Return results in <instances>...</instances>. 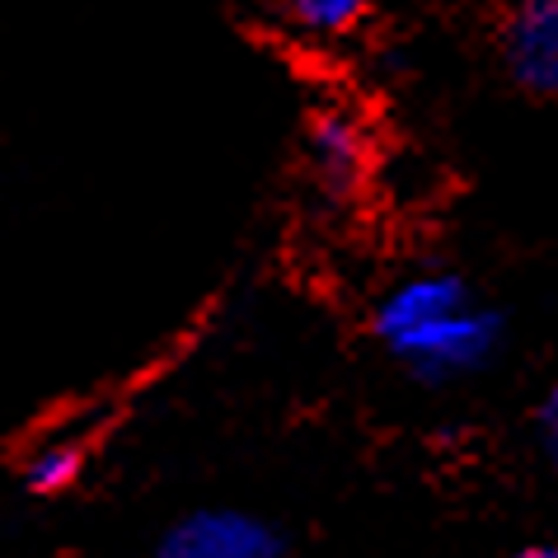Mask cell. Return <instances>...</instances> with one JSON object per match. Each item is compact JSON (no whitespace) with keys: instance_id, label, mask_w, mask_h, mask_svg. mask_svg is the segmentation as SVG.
Listing matches in <instances>:
<instances>
[{"instance_id":"5b68a950","label":"cell","mask_w":558,"mask_h":558,"mask_svg":"<svg viewBox=\"0 0 558 558\" xmlns=\"http://www.w3.org/2000/svg\"><path fill=\"white\" fill-rule=\"evenodd\" d=\"M268 10L301 38H343L366 20L371 0H268Z\"/></svg>"},{"instance_id":"ba28073f","label":"cell","mask_w":558,"mask_h":558,"mask_svg":"<svg viewBox=\"0 0 558 558\" xmlns=\"http://www.w3.org/2000/svg\"><path fill=\"white\" fill-rule=\"evenodd\" d=\"M511 558H558V545H531V549H521Z\"/></svg>"},{"instance_id":"7a4b0ae2","label":"cell","mask_w":558,"mask_h":558,"mask_svg":"<svg viewBox=\"0 0 558 558\" xmlns=\"http://www.w3.org/2000/svg\"><path fill=\"white\" fill-rule=\"evenodd\" d=\"M160 558H282V539L250 511L207 507L183 517L160 539Z\"/></svg>"},{"instance_id":"8992f818","label":"cell","mask_w":558,"mask_h":558,"mask_svg":"<svg viewBox=\"0 0 558 558\" xmlns=\"http://www.w3.org/2000/svg\"><path fill=\"white\" fill-rule=\"evenodd\" d=\"M85 470V456H81V446H71V441H48V446H38L34 456H28L24 464V484L28 493H66L75 478H81Z\"/></svg>"},{"instance_id":"277c9868","label":"cell","mask_w":558,"mask_h":558,"mask_svg":"<svg viewBox=\"0 0 558 558\" xmlns=\"http://www.w3.org/2000/svg\"><path fill=\"white\" fill-rule=\"evenodd\" d=\"M305 150L324 189H352L366 165V132L343 108H324V113L310 118Z\"/></svg>"},{"instance_id":"6da1fadb","label":"cell","mask_w":558,"mask_h":558,"mask_svg":"<svg viewBox=\"0 0 558 558\" xmlns=\"http://www.w3.org/2000/svg\"><path fill=\"white\" fill-rule=\"evenodd\" d=\"M380 348L423 385H451L493 362L502 315L474 296L460 272H413L376 301L371 315Z\"/></svg>"},{"instance_id":"3957f363","label":"cell","mask_w":558,"mask_h":558,"mask_svg":"<svg viewBox=\"0 0 558 558\" xmlns=\"http://www.w3.org/2000/svg\"><path fill=\"white\" fill-rule=\"evenodd\" d=\"M502 66L525 95L558 99V0H511L502 20Z\"/></svg>"},{"instance_id":"52a82bcc","label":"cell","mask_w":558,"mask_h":558,"mask_svg":"<svg viewBox=\"0 0 558 558\" xmlns=\"http://www.w3.org/2000/svg\"><path fill=\"white\" fill-rule=\"evenodd\" d=\"M539 441H545V456L558 470V385L545 395V404H539Z\"/></svg>"}]
</instances>
